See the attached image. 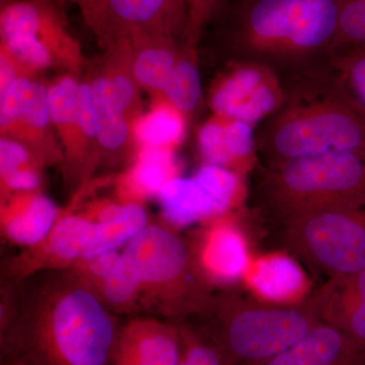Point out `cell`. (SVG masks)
<instances>
[{
    "instance_id": "cell-28",
    "label": "cell",
    "mask_w": 365,
    "mask_h": 365,
    "mask_svg": "<svg viewBox=\"0 0 365 365\" xmlns=\"http://www.w3.org/2000/svg\"><path fill=\"white\" fill-rule=\"evenodd\" d=\"M45 165L26 145L14 139L0 138L1 200L14 193L39 189Z\"/></svg>"
},
{
    "instance_id": "cell-20",
    "label": "cell",
    "mask_w": 365,
    "mask_h": 365,
    "mask_svg": "<svg viewBox=\"0 0 365 365\" xmlns=\"http://www.w3.org/2000/svg\"><path fill=\"white\" fill-rule=\"evenodd\" d=\"M256 128L248 123L212 114L199 129V153L206 165L235 172L258 162L255 144Z\"/></svg>"
},
{
    "instance_id": "cell-8",
    "label": "cell",
    "mask_w": 365,
    "mask_h": 365,
    "mask_svg": "<svg viewBox=\"0 0 365 365\" xmlns=\"http://www.w3.org/2000/svg\"><path fill=\"white\" fill-rule=\"evenodd\" d=\"M47 88L53 126L63 150L64 177L83 186L101 162L90 81L64 72Z\"/></svg>"
},
{
    "instance_id": "cell-2",
    "label": "cell",
    "mask_w": 365,
    "mask_h": 365,
    "mask_svg": "<svg viewBox=\"0 0 365 365\" xmlns=\"http://www.w3.org/2000/svg\"><path fill=\"white\" fill-rule=\"evenodd\" d=\"M213 51L282 76L328 66L338 30L337 0H222Z\"/></svg>"
},
{
    "instance_id": "cell-29",
    "label": "cell",
    "mask_w": 365,
    "mask_h": 365,
    "mask_svg": "<svg viewBox=\"0 0 365 365\" xmlns=\"http://www.w3.org/2000/svg\"><path fill=\"white\" fill-rule=\"evenodd\" d=\"M148 227V215L140 204L129 203L123 215L103 223H95L93 235L81 260L95 258L129 242Z\"/></svg>"
},
{
    "instance_id": "cell-22",
    "label": "cell",
    "mask_w": 365,
    "mask_h": 365,
    "mask_svg": "<svg viewBox=\"0 0 365 365\" xmlns=\"http://www.w3.org/2000/svg\"><path fill=\"white\" fill-rule=\"evenodd\" d=\"M175 151L139 148L130 167L115 180L117 200L143 205L146 199L158 197L163 187L178 177Z\"/></svg>"
},
{
    "instance_id": "cell-26",
    "label": "cell",
    "mask_w": 365,
    "mask_h": 365,
    "mask_svg": "<svg viewBox=\"0 0 365 365\" xmlns=\"http://www.w3.org/2000/svg\"><path fill=\"white\" fill-rule=\"evenodd\" d=\"M186 118L163 95L153 96L150 109L132 127L137 150L153 148L176 150L186 133Z\"/></svg>"
},
{
    "instance_id": "cell-16",
    "label": "cell",
    "mask_w": 365,
    "mask_h": 365,
    "mask_svg": "<svg viewBox=\"0 0 365 365\" xmlns=\"http://www.w3.org/2000/svg\"><path fill=\"white\" fill-rule=\"evenodd\" d=\"M197 252H192L197 265L209 282L232 284L244 279L251 264L246 237L232 223L215 222L201 237Z\"/></svg>"
},
{
    "instance_id": "cell-34",
    "label": "cell",
    "mask_w": 365,
    "mask_h": 365,
    "mask_svg": "<svg viewBox=\"0 0 365 365\" xmlns=\"http://www.w3.org/2000/svg\"><path fill=\"white\" fill-rule=\"evenodd\" d=\"M338 30L331 54L365 45V0H337Z\"/></svg>"
},
{
    "instance_id": "cell-31",
    "label": "cell",
    "mask_w": 365,
    "mask_h": 365,
    "mask_svg": "<svg viewBox=\"0 0 365 365\" xmlns=\"http://www.w3.org/2000/svg\"><path fill=\"white\" fill-rule=\"evenodd\" d=\"M329 66L346 93L365 115V45L332 53Z\"/></svg>"
},
{
    "instance_id": "cell-14",
    "label": "cell",
    "mask_w": 365,
    "mask_h": 365,
    "mask_svg": "<svg viewBox=\"0 0 365 365\" xmlns=\"http://www.w3.org/2000/svg\"><path fill=\"white\" fill-rule=\"evenodd\" d=\"M182 349L178 323L137 317L121 325L112 365H179Z\"/></svg>"
},
{
    "instance_id": "cell-10",
    "label": "cell",
    "mask_w": 365,
    "mask_h": 365,
    "mask_svg": "<svg viewBox=\"0 0 365 365\" xmlns=\"http://www.w3.org/2000/svg\"><path fill=\"white\" fill-rule=\"evenodd\" d=\"M225 64L227 68L209 91V107L215 115L239 120L256 128L282 103V78L266 67L237 62Z\"/></svg>"
},
{
    "instance_id": "cell-38",
    "label": "cell",
    "mask_w": 365,
    "mask_h": 365,
    "mask_svg": "<svg viewBox=\"0 0 365 365\" xmlns=\"http://www.w3.org/2000/svg\"><path fill=\"white\" fill-rule=\"evenodd\" d=\"M1 365H9V364H4V362H1Z\"/></svg>"
},
{
    "instance_id": "cell-32",
    "label": "cell",
    "mask_w": 365,
    "mask_h": 365,
    "mask_svg": "<svg viewBox=\"0 0 365 365\" xmlns=\"http://www.w3.org/2000/svg\"><path fill=\"white\" fill-rule=\"evenodd\" d=\"M193 177L207 190L220 216L230 211L241 195V177L235 170L204 163Z\"/></svg>"
},
{
    "instance_id": "cell-35",
    "label": "cell",
    "mask_w": 365,
    "mask_h": 365,
    "mask_svg": "<svg viewBox=\"0 0 365 365\" xmlns=\"http://www.w3.org/2000/svg\"><path fill=\"white\" fill-rule=\"evenodd\" d=\"M222 0H186L188 7L189 25L187 47L198 53L199 44L210 24Z\"/></svg>"
},
{
    "instance_id": "cell-37",
    "label": "cell",
    "mask_w": 365,
    "mask_h": 365,
    "mask_svg": "<svg viewBox=\"0 0 365 365\" xmlns=\"http://www.w3.org/2000/svg\"><path fill=\"white\" fill-rule=\"evenodd\" d=\"M16 1H19V0H0V7L9 6Z\"/></svg>"
},
{
    "instance_id": "cell-9",
    "label": "cell",
    "mask_w": 365,
    "mask_h": 365,
    "mask_svg": "<svg viewBox=\"0 0 365 365\" xmlns=\"http://www.w3.org/2000/svg\"><path fill=\"white\" fill-rule=\"evenodd\" d=\"M0 134L26 145L45 167L63 163L50 115L47 83L20 78L0 95Z\"/></svg>"
},
{
    "instance_id": "cell-11",
    "label": "cell",
    "mask_w": 365,
    "mask_h": 365,
    "mask_svg": "<svg viewBox=\"0 0 365 365\" xmlns=\"http://www.w3.org/2000/svg\"><path fill=\"white\" fill-rule=\"evenodd\" d=\"M30 36L51 53L62 71L81 76L88 66L81 43L69 30L61 0H19L0 9V36Z\"/></svg>"
},
{
    "instance_id": "cell-13",
    "label": "cell",
    "mask_w": 365,
    "mask_h": 365,
    "mask_svg": "<svg viewBox=\"0 0 365 365\" xmlns=\"http://www.w3.org/2000/svg\"><path fill=\"white\" fill-rule=\"evenodd\" d=\"M106 184L105 179L91 180L81 186L46 239L9 263V276L20 280L44 269L73 267L81 260L93 235L95 223L83 216L73 215L72 211L91 190Z\"/></svg>"
},
{
    "instance_id": "cell-4",
    "label": "cell",
    "mask_w": 365,
    "mask_h": 365,
    "mask_svg": "<svg viewBox=\"0 0 365 365\" xmlns=\"http://www.w3.org/2000/svg\"><path fill=\"white\" fill-rule=\"evenodd\" d=\"M253 202L283 223L321 209L365 200V150L334 151L278 167L256 165Z\"/></svg>"
},
{
    "instance_id": "cell-36",
    "label": "cell",
    "mask_w": 365,
    "mask_h": 365,
    "mask_svg": "<svg viewBox=\"0 0 365 365\" xmlns=\"http://www.w3.org/2000/svg\"><path fill=\"white\" fill-rule=\"evenodd\" d=\"M83 14L86 25L90 26L91 31L97 26L101 11H102L104 0H73Z\"/></svg>"
},
{
    "instance_id": "cell-6",
    "label": "cell",
    "mask_w": 365,
    "mask_h": 365,
    "mask_svg": "<svg viewBox=\"0 0 365 365\" xmlns=\"http://www.w3.org/2000/svg\"><path fill=\"white\" fill-rule=\"evenodd\" d=\"M204 316L210 317L204 330L234 365L272 359L322 322L311 297L300 304H275L235 292L216 297Z\"/></svg>"
},
{
    "instance_id": "cell-30",
    "label": "cell",
    "mask_w": 365,
    "mask_h": 365,
    "mask_svg": "<svg viewBox=\"0 0 365 365\" xmlns=\"http://www.w3.org/2000/svg\"><path fill=\"white\" fill-rule=\"evenodd\" d=\"M162 95L186 116L200 105L203 91L198 54L190 51L187 46Z\"/></svg>"
},
{
    "instance_id": "cell-24",
    "label": "cell",
    "mask_w": 365,
    "mask_h": 365,
    "mask_svg": "<svg viewBox=\"0 0 365 365\" xmlns=\"http://www.w3.org/2000/svg\"><path fill=\"white\" fill-rule=\"evenodd\" d=\"M158 198L163 217L175 227L220 216L207 190L194 177L174 178L163 187Z\"/></svg>"
},
{
    "instance_id": "cell-33",
    "label": "cell",
    "mask_w": 365,
    "mask_h": 365,
    "mask_svg": "<svg viewBox=\"0 0 365 365\" xmlns=\"http://www.w3.org/2000/svg\"><path fill=\"white\" fill-rule=\"evenodd\" d=\"M178 325L184 342L179 365H234L203 327L196 328L182 322Z\"/></svg>"
},
{
    "instance_id": "cell-1",
    "label": "cell",
    "mask_w": 365,
    "mask_h": 365,
    "mask_svg": "<svg viewBox=\"0 0 365 365\" xmlns=\"http://www.w3.org/2000/svg\"><path fill=\"white\" fill-rule=\"evenodd\" d=\"M120 328L76 273L54 275L1 314V362L112 365Z\"/></svg>"
},
{
    "instance_id": "cell-19",
    "label": "cell",
    "mask_w": 365,
    "mask_h": 365,
    "mask_svg": "<svg viewBox=\"0 0 365 365\" xmlns=\"http://www.w3.org/2000/svg\"><path fill=\"white\" fill-rule=\"evenodd\" d=\"M62 212L39 189L18 192L1 200L2 235L31 248L51 232Z\"/></svg>"
},
{
    "instance_id": "cell-7",
    "label": "cell",
    "mask_w": 365,
    "mask_h": 365,
    "mask_svg": "<svg viewBox=\"0 0 365 365\" xmlns=\"http://www.w3.org/2000/svg\"><path fill=\"white\" fill-rule=\"evenodd\" d=\"M290 254L332 278L365 269V200L321 209L283 223Z\"/></svg>"
},
{
    "instance_id": "cell-17",
    "label": "cell",
    "mask_w": 365,
    "mask_h": 365,
    "mask_svg": "<svg viewBox=\"0 0 365 365\" xmlns=\"http://www.w3.org/2000/svg\"><path fill=\"white\" fill-rule=\"evenodd\" d=\"M324 323L335 327L365 351V269L332 278L311 297Z\"/></svg>"
},
{
    "instance_id": "cell-21",
    "label": "cell",
    "mask_w": 365,
    "mask_h": 365,
    "mask_svg": "<svg viewBox=\"0 0 365 365\" xmlns=\"http://www.w3.org/2000/svg\"><path fill=\"white\" fill-rule=\"evenodd\" d=\"M257 365H365V351L337 328L321 322L294 346Z\"/></svg>"
},
{
    "instance_id": "cell-3",
    "label": "cell",
    "mask_w": 365,
    "mask_h": 365,
    "mask_svg": "<svg viewBox=\"0 0 365 365\" xmlns=\"http://www.w3.org/2000/svg\"><path fill=\"white\" fill-rule=\"evenodd\" d=\"M281 78L282 103L255 131L258 165L278 167L334 151L365 150V115L329 64Z\"/></svg>"
},
{
    "instance_id": "cell-23",
    "label": "cell",
    "mask_w": 365,
    "mask_h": 365,
    "mask_svg": "<svg viewBox=\"0 0 365 365\" xmlns=\"http://www.w3.org/2000/svg\"><path fill=\"white\" fill-rule=\"evenodd\" d=\"M127 39L131 43L132 66L139 86L151 96L162 95L187 43L167 35Z\"/></svg>"
},
{
    "instance_id": "cell-27",
    "label": "cell",
    "mask_w": 365,
    "mask_h": 365,
    "mask_svg": "<svg viewBox=\"0 0 365 365\" xmlns=\"http://www.w3.org/2000/svg\"><path fill=\"white\" fill-rule=\"evenodd\" d=\"M100 67L107 73L114 86L115 93L122 111L133 127L134 122L144 112L143 88L134 74L132 66L131 43L120 38L108 43Z\"/></svg>"
},
{
    "instance_id": "cell-18",
    "label": "cell",
    "mask_w": 365,
    "mask_h": 365,
    "mask_svg": "<svg viewBox=\"0 0 365 365\" xmlns=\"http://www.w3.org/2000/svg\"><path fill=\"white\" fill-rule=\"evenodd\" d=\"M93 95L97 121L100 158L118 162L123 158L134 160L137 146L133 129L118 102L109 76L100 66L88 76Z\"/></svg>"
},
{
    "instance_id": "cell-25",
    "label": "cell",
    "mask_w": 365,
    "mask_h": 365,
    "mask_svg": "<svg viewBox=\"0 0 365 365\" xmlns=\"http://www.w3.org/2000/svg\"><path fill=\"white\" fill-rule=\"evenodd\" d=\"M54 67L51 53L30 36H0V95L16 79H38L42 72Z\"/></svg>"
},
{
    "instance_id": "cell-5",
    "label": "cell",
    "mask_w": 365,
    "mask_h": 365,
    "mask_svg": "<svg viewBox=\"0 0 365 365\" xmlns=\"http://www.w3.org/2000/svg\"><path fill=\"white\" fill-rule=\"evenodd\" d=\"M122 256L138 280L137 309L182 319L207 314L215 304L210 282L193 253L168 228L148 225L127 244Z\"/></svg>"
},
{
    "instance_id": "cell-12",
    "label": "cell",
    "mask_w": 365,
    "mask_h": 365,
    "mask_svg": "<svg viewBox=\"0 0 365 365\" xmlns=\"http://www.w3.org/2000/svg\"><path fill=\"white\" fill-rule=\"evenodd\" d=\"M188 25L186 0H104L93 33L102 48L115 39L146 35L187 43Z\"/></svg>"
},
{
    "instance_id": "cell-15",
    "label": "cell",
    "mask_w": 365,
    "mask_h": 365,
    "mask_svg": "<svg viewBox=\"0 0 365 365\" xmlns=\"http://www.w3.org/2000/svg\"><path fill=\"white\" fill-rule=\"evenodd\" d=\"M242 281L250 294L269 304H300L309 299L311 290L306 271L297 258L281 252L252 259Z\"/></svg>"
}]
</instances>
